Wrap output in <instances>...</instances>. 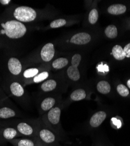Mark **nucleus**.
<instances>
[{"label": "nucleus", "mask_w": 130, "mask_h": 146, "mask_svg": "<svg viewBox=\"0 0 130 146\" xmlns=\"http://www.w3.org/2000/svg\"><path fill=\"white\" fill-rule=\"evenodd\" d=\"M62 109L59 106H56L47 112L45 121L46 124L49 126L48 128L54 131L61 141H65V137L63 135L61 128L59 126L60 125L61 115Z\"/></svg>", "instance_id": "1"}, {"label": "nucleus", "mask_w": 130, "mask_h": 146, "mask_svg": "<svg viewBox=\"0 0 130 146\" xmlns=\"http://www.w3.org/2000/svg\"><path fill=\"white\" fill-rule=\"evenodd\" d=\"M1 26L3 28L1 33H5L10 39H19L25 35L27 31L26 27L22 22L15 20L7 21L2 23Z\"/></svg>", "instance_id": "2"}, {"label": "nucleus", "mask_w": 130, "mask_h": 146, "mask_svg": "<svg viewBox=\"0 0 130 146\" xmlns=\"http://www.w3.org/2000/svg\"><path fill=\"white\" fill-rule=\"evenodd\" d=\"M36 137L42 146H63L60 138L48 127H38Z\"/></svg>", "instance_id": "3"}, {"label": "nucleus", "mask_w": 130, "mask_h": 146, "mask_svg": "<svg viewBox=\"0 0 130 146\" xmlns=\"http://www.w3.org/2000/svg\"><path fill=\"white\" fill-rule=\"evenodd\" d=\"M15 18L21 22H29L37 18V12L32 8L27 6H20L15 8L13 13Z\"/></svg>", "instance_id": "4"}, {"label": "nucleus", "mask_w": 130, "mask_h": 146, "mask_svg": "<svg viewBox=\"0 0 130 146\" xmlns=\"http://www.w3.org/2000/svg\"><path fill=\"white\" fill-rule=\"evenodd\" d=\"M15 128L20 134L28 137H36L38 127H34L31 123L26 121H19L14 125Z\"/></svg>", "instance_id": "5"}, {"label": "nucleus", "mask_w": 130, "mask_h": 146, "mask_svg": "<svg viewBox=\"0 0 130 146\" xmlns=\"http://www.w3.org/2000/svg\"><path fill=\"white\" fill-rule=\"evenodd\" d=\"M21 134L13 127H7L0 130V145H4L19 136Z\"/></svg>", "instance_id": "6"}, {"label": "nucleus", "mask_w": 130, "mask_h": 146, "mask_svg": "<svg viewBox=\"0 0 130 146\" xmlns=\"http://www.w3.org/2000/svg\"><path fill=\"white\" fill-rule=\"evenodd\" d=\"M13 146H39L42 145L37 137L14 139L9 141Z\"/></svg>", "instance_id": "7"}, {"label": "nucleus", "mask_w": 130, "mask_h": 146, "mask_svg": "<svg viewBox=\"0 0 130 146\" xmlns=\"http://www.w3.org/2000/svg\"><path fill=\"white\" fill-rule=\"evenodd\" d=\"M107 114L103 111H100L94 113L89 120V125L91 128L99 127L107 117Z\"/></svg>", "instance_id": "8"}, {"label": "nucleus", "mask_w": 130, "mask_h": 146, "mask_svg": "<svg viewBox=\"0 0 130 146\" xmlns=\"http://www.w3.org/2000/svg\"><path fill=\"white\" fill-rule=\"evenodd\" d=\"M55 53L54 45L51 43H48L42 47L41 52V56L44 62H49L53 58Z\"/></svg>", "instance_id": "9"}, {"label": "nucleus", "mask_w": 130, "mask_h": 146, "mask_svg": "<svg viewBox=\"0 0 130 146\" xmlns=\"http://www.w3.org/2000/svg\"><path fill=\"white\" fill-rule=\"evenodd\" d=\"M9 91L12 95L18 99L23 98L25 96V91L18 82H13L9 85Z\"/></svg>", "instance_id": "10"}, {"label": "nucleus", "mask_w": 130, "mask_h": 146, "mask_svg": "<svg viewBox=\"0 0 130 146\" xmlns=\"http://www.w3.org/2000/svg\"><path fill=\"white\" fill-rule=\"evenodd\" d=\"M91 36L86 32H80L74 35L71 38L70 43L75 44H85L89 43L91 40Z\"/></svg>", "instance_id": "11"}, {"label": "nucleus", "mask_w": 130, "mask_h": 146, "mask_svg": "<svg viewBox=\"0 0 130 146\" xmlns=\"http://www.w3.org/2000/svg\"><path fill=\"white\" fill-rule=\"evenodd\" d=\"M8 67L10 72L14 76H18L21 72L22 68L20 61L15 57H11L9 59Z\"/></svg>", "instance_id": "12"}, {"label": "nucleus", "mask_w": 130, "mask_h": 146, "mask_svg": "<svg viewBox=\"0 0 130 146\" xmlns=\"http://www.w3.org/2000/svg\"><path fill=\"white\" fill-rule=\"evenodd\" d=\"M57 100L55 97L48 96L44 98L40 104V110L42 112H48L56 104Z\"/></svg>", "instance_id": "13"}, {"label": "nucleus", "mask_w": 130, "mask_h": 146, "mask_svg": "<svg viewBox=\"0 0 130 146\" xmlns=\"http://www.w3.org/2000/svg\"><path fill=\"white\" fill-rule=\"evenodd\" d=\"M87 94L83 88H78L72 92L70 95V100L72 101H80L86 98Z\"/></svg>", "instance_id": "14"}, {"label": "nucleus", "mask_w": 130, "mask_h": 146, "mask_svg": "<svg viewBox=\"0 0 130 146\" xmlns=\"http://www.w3.org/2000/svg\"><path fill=\"white\" fill-rule=\"evenodd\" d=\"M17 115L16 111L14 109L8 106L0 108V119H7L14 117Z\"/></svg>", "instance_id": "15"}, {"label": "nucleus", "mask_w": 130, "mask_h": 146, "mask_svg": "<svg viewBox=\"0 0 130 146\" xmlns=\"http://www.w3.org/2000/svg\"><path fill=\"white\" fill-rule=\"evenodd\" d=\"M57 83L55 80H48L44 81L41 86V90L44 92H49L56 90Z\"/></svg>", "instance_id": "16"}, {"label": "nucleus", "mask_w": 130, "mask_h": 146, "mask_svg": "<svg viewBox=\"0 0 130 146\" xmlns=\"http://www.w3.org/2000/svg\"><path fill=\"white\" fill-rule=\"evenodd\" d=\"M127 8L123 4H114L110 6L108 9V13L111 15H121L125 13Z\"/></svg>", "instance_id": "17"}, {"label": "nucleus", "mask_w": 130, "mask_h": 146, "mask_svg": "<svg viewBox=\"0 0 130 146\" xmlns=\"http://www.w3.org/2000/svg\"><path fill=\"white\" fill-rule=\"evenodd\" d=\"M97 90L101 94L107 95L111 91L110 84L106 81H100L97 84Z\"/></svg>", "instance_id": "18"}, {"label": "nucleus", "mask_w": 130, "mask_h": 146, "mask_svg": "<svg viewBox=\"0 0 130 146\" xmlns=\"http://www.w3.org/2000/svg\"><path fill=\"white\" fill-rule=\"evenodd\" d=\"M67 74L69 79L73 81H78L80 78V74L77 67L72 66L67 68Z\"/></svg>", "instance_id": "19"}, {"label": "nucleus", "mask_w": 130, "mask_h": 146, "mask_svg": "<svg viewBox=\"0 0 130 146\" xmlns=\"http://www.w3.org/2000/svg\"><path fill=\"white\" fill-rule=\"evenodd\" d=\"M112 54L117 60H123L125 58L123 48L120 45H115L112 49Z\"/></svg>", "instance_id": "20"}, {"label": "nucleus", "mask_w": 130, "mask_h": 146, "mask_svg": "<svg viewBox=\"0 0 130 146\" xmlns=\"http://www.w3.org/2000/svg\"><path fill=\"white\" fill-rule=\"evenodd\" d=\"M69 63V61L67 58L61 57L56 59L52 63V67L56 69H61L66 67Z\"/></svg>", "instance_id": "21"}, {"label": "nucleus", "mask_w": 130, "mask_h": 146, "mask_svg": "<svg viewBox=\"0 0 130 146\" xmlns=\"http://www.w3.org/2000/svg\"><path fill=\"white\" fill-rule=\"evenodd\" d=\"M105 34L107 38L114 39L117 36V29L115 25H110L105 29Z\"/></svg>", "instance_id": "22"}, {"label": "nucleus", "mask_w": 130, "mask_h": 146, "mask_svg": "<svg viewBox=\"0 0 130 146\" xmlns=\"http://www.w3.org/2000/svg\"><path fill=\"white\" fill-rule=\"evenodd\" d=\"M117 91L120 96L123 97H127L129 94L128 88L123 84H119L117 86Z\"/></svg>", "instance_id": "23"}, {"label": "nucleus", "mask_w": 130, "mask_h": 146, "mask_svg": "<svg viewBox=\"0 0 130 146\" xmlns=\"http://www.w3.org/2000/svg\"><path fill=\"white\" fill-rule=\"evenodd\" d=\"M39 71L36 68H29L23 72V77L25 78H31L37 76Z\"/></svg>", "instance_id": "24"}, {"label": "nucleus", "mask_w": 130, "mask_h": 146, "mask_svg": "<svg viewBox=\"0 0 130 146\" xmlns=\"http://www.w3.org/2000/svg\"><path fill=\"white\" fill-rule=\"evenodd\" d=\"M99 18V13L96 9H93L89 15V21L91 24H95Z\"/></svg>", "instance_id": "25"}, {"label": "nucleus", "mask_w": 130, "mask_h": 146, "mask_svg": "<svg viewBox=\"0 0 130 146\" xmlns=\"http://www.w3.org/2000/svg\"><path fill=\"white\" fill-rule=\"evenodd\" d=\"M48 77L49 73L46 71H44L34 77L33 79V82L35 83H39L41 82V81L45 80L46 78H48Z\"/></svg>", "instance_id": "26"}, {"label": "nucleus", "mask_w": 130, "mask_h": 146, "mask_svg": "<svg viewBox=\"0 0 130 146\" xmlns=\"http://www.w3.org/2000/svg\"><path fill=\"white\" fill-rule=\"evenodd\" d=\"M66 21L64 19H58L53 21L51 24L50 26L52 28H58L60 27H62L66 25Z\"/></svg>", "instance_id": "27"}, {"label": "nucleus", "mask_w": 130, "mask_h": 146, "mask_svg": "<svg viewBox=\"0 0 130 146\" xmlns=\"http://www.w3.org/2000/svg\"><path fill=\"white\" fill-rule=\"evenodd\" d=\"M81 60V57L80 54H75L72 58V62H71V63H72V66L75 67H77L80 64Z\"/></svg>", "instance_id": "28"}, {"label": "nucleus", "mask_w": 130, "mask_h": 146, "mask_svg": "<svg viewBox=\"0 0 130 146\" xmlns=\"http://www.w3.org/2000/svg\"><path fill=\"white\" fill-rule=\"evenodd\" d=\"M125 57L130 58V43L127 44L123 48Z\"/></svg>", "instance_id": "29"}, {"label": "nucleus", "mask_w": 130, "mask_h": 146, "mask_svg": "<svg viewBox=\"0 0 130 146\" xmlns=\"http://www.w3.org/2000/svg\"><path fill=\"white\" fill-rule=\"evenodd\" d=\"M93 146H113V145L110 144L109 142L96 141V142H94Z\"/></svg>", "instance_id": "30"}, {"label": "nucleus", "mask_w": 130, "mask_h": 146, "mask_svg": "<svg viewBox=\"0 0 130 146\" xmlns=\"http://www.w3.org/2000/svg\"><path fill=\"white\" fill-rule=\"evenodd\" d=\"M97 69L100 71H109V67L107 65H99L97 66Z\"/></svg>", "instance_id": "31"}, {"label": "nucleus", "mask_w": 130, "mask_h": 146, "mask_svg": "<svg viewBox=\"0 0 130 146\" xmlns=\"http://www.w3.org/2000/svg\"><path fill=\"white\" fill-rule=\"evenodd\" d=\"M11 2L10 0H0V3L3 5H7Z\"/></svg>", "instance_id": "32"}, {"label": "nucleus", "mask_w": 130, "mask_h": 146, "mask_svg": "<svg viewBox=\"0 0 130 146\" xmlns=\"http://www.w3.org/2000/svg\"><path fill=\"white\" fill-rule=\"evenodd\" d=\"M127 86L130 89V79H129L127 82Z\"/></svg>", "instance_id": "33"}, {"label": "nucleus", "mask_w": 130, "mask_h": 146, "mask_svg": "<svg viewBox=\"0 0 130 146\" xmlns=\"http://www.w3.org/2000/svg\"><path fill=\"white\" fill-rule=\"evenodd\" d=\"M39 146H42V145H39Z\"/></svg>", "instance_id": "34"}]
</instances>
